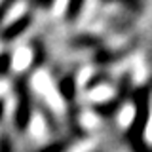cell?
<instances>
[{"label": "cell", "mask_w": 152, "mask_h": 152, "mask_svg": "<svg viewBox=\"0 0 152 152\" xmlns=\"http://www.w3.org/2000/svg\"><path fill=\"white\" fill-rule=\"evenodd\" d=\"M31 23H32V15H31V13H23L19 19H15L13 23H10V25L2 31V34H0V36H2V40H6V42L8 40H13V38L21 36L23 32L28 28Z\"/></svg>", "instance_id": "6da1fadb"}, {"label": "cell", "mask_w": 152, "mask_h": 152, "mask_svg": "<svg viewBox=\"0 0 152 152\" xmlns=\"http://www.w3.org/2000/svg\"><path fill=\"white\" fill-rule=\"evenodd\" d=\"M28 97H27V89L23 86H19V110H17V120H19V126H25L27 124V116H28Z\"/></svg>", "instance_id": "7a4b0ae2"}, {"label": "cell", "mask_w": 152, "mask_h": 152, "mask_svg": "<svg viewBox=\"0 0 152 152\" xmlns=\"http://www.w3.org/2000/svg\"><path fill=\"white\" fill-rule=\"evenodd\" d=\"M84 2L86 0H69V4H66V19H69V21L78 19L80 12H82V8H84Z\"/></svg>", "instance_id": "3957f363"}, {"label": "cell", "mask_w": 152, "mask_h": 152, "mask_svg": "<svg viewBox=\"0 0 152 152\" xmlns=\"http://www.w3.org/2000/svg\"><path fill=\"white\" fill-rule=\"evenodd\" d=\"M15 2L17 0H2V2H0V21L6 17V13L10 12V8H12Z\"/></svg>", "instance_id": "277c9868"}, {"label": "cell", "mask_w": 152, "mask_h": 152, "mask_svg": "<svg viewBox=\"0 0 152 152\" xmlns=\"http://www.w3.org/2000/svg\"><path fill=\"white\" fill-rule=\"evenodd\" d=\"M10 53H2L0 55V74H4L8 70V66H10Z\"/></svg>", "instance_id": "5b68a950"}, {"label": "cell", "mask_w": 152, "mask_h": 152, "mask_svg": "<svg viewBox=\"0 0 152 152\" xmlns=\"http://www.w3.org/2000/svg\"><path fill=\"white\" fill-rule=\"evenodd\" d=\"M110 2H122V4H126V6L131 8V10L139 8V0H110Z\"/></svg>", "instance_id": "8992f818"}, {"label": "cell", "mask_w": 152, "mask_h": 152, "mask_svg": "<svg viewBox=\"0 0 152 152\" xmlns=\"http://www.w3.org/2000/svg\"><path fill=\"white\" fill-rule=\"evenodd\" d=\"M34 4L40 6V8H50L51 4H53V0H34Z\"/></svg>", "instance_id": "52a82bcc"}, {"label": "cell", "mask_w": 152, "mask_h": 152, "mask_svg": "<svg viewBox=\"0 0 152 152\" xmlns=\"http://www.w3.org/2000/svg\"><path fill=\"white\" fill-rule=\"evenodd\" d=\"M0 114H2V101H0Z\"/></svg>", "instance_id": "ba28073f"}]
</instances>
